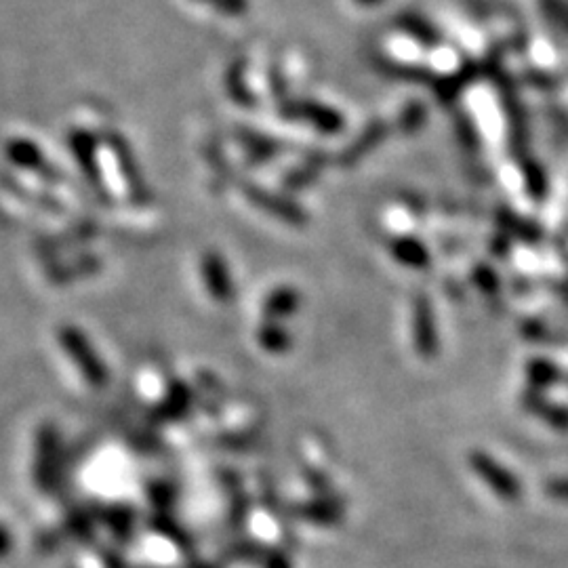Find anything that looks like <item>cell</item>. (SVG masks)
I'll return each instance as SVG.
<instances>
[{"instance_id": "cell-1", "label": "cell", "mask_w": 568, "mask_h": 568, "mask_svg": "<svg viewBox=\"0 0 568 568\" xmlns=\"http://www.w3.org/2000/svg\"><path fill=\"white\" fill-rule=\"evenodd\" d=\"M9 547H11V537H9V531L5 529L3 524H0V556H5L9 552Z\"/></svg>"}, {"instance_id": "cell-2", "label": "cell", "mask_w": 568, "mask_h": 568, "mask_svg": "<svg viewBox=\"0 0 568 568\" xmlns=\"http://www.w3.org/2000/svg\"><path fill=\"white\" fill-rule=\"evenodd\" d=\"M560 493H562V495H566V497H568V484H564V486H560Z\"/></svg>"}]
</instances>
